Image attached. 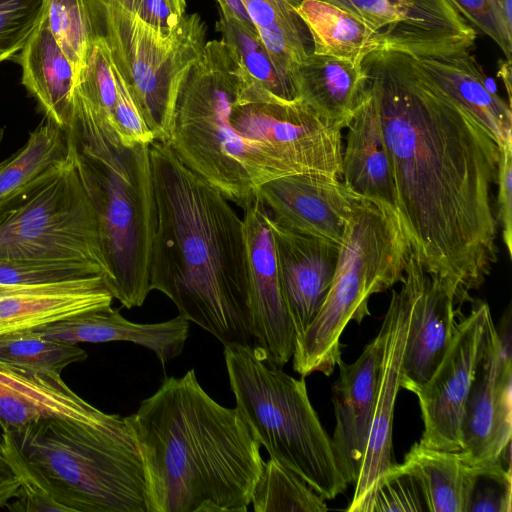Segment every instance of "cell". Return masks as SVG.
<instances>
[{"label": "cell", "instance_id": "1", "mask_svg": "<svg viewBox=\"0 0 512 512\" xmlns=\"http://www.w3.org/2000/svg\"><path fill=\"white\" fill-rule=\"evenodd\" d=\"M361 66L412 251L454 292L457 303L470 300L498 259L493 189L499 145L411 55L378 50Z\"/></svg>", "mask_w": 512, "mask_h": 512}, {"label": "cell", "instance_id": "2", "mask_svg": "<svg viewBox=\"0 0 512 512\" xmlns=\"http://www.w3.org/2000/svg\"><path fill=\"white\" fill-rule=\"evenodd\" d=\"M156 199L150 287L223 346H252L243 220L168 143L149 144Z\"/></svg>", "mask_w": 512, "mask_h": 512}, {"label": "cell", "instance_id": "3", "mask_svg": "<svg viewBox=\"0 0 512 512\" xmlns=\"http://www.w3.org/2000/svg\"><path fill=\"white\" fill-rule=\"evenodd\" d=\"M125 419L143 462L147 512L247 511L264 462L260 445L194 369L165 378Z\"/></svg>", "mask_w": 512, "mask_h": 512}, {"label": "cell", "instance_id": "4", "mask_svg": "<svg viewBox=\"0 0 512 512\" xmlns=\"http://www.w3.org/2000/svg\"><path fill=\"white\" fill-rule=\"evenodd\" d=\"M73 160L98 218L105 282L127 309L152 291L150 265L156 199L149 144L124 146L117 134L86 112L68 130Z\"/></svg>", "mask_w": 512, "mask_h": 512}, {"label": "cell", "instance_id": "5", "mask_svg": "<svg viewBox=\"0 0 512 512\" xmlns=\"http://www.w3.org/2000/svg\"><path fill=\"white\" fill-rule=\"evenodd\" d=\"M5 431L67 512H147L143 462L125 417L44 419Z\"/></svg>", "mask_w": 512, "mask_h": 512}, {"label": "cell", "instance_id": "6", "mask_svg": "<svg viewBox=\"0 0 512 512\" xmlns=\"http://www.w3.org/2000/svg\"><path fill=\"white\" fill-rule=\"evenodd\" d=\"M245 70L236 51L222 39L206 42L181 89L166 142L190 170L242 209L257 198L262 184L293 174L230 122Z\"/></svg>", "mask_w": 512, "mask_h": 512}, {"label": "cell", "instance_id": "7", "mask_svg": "<svg viewBox=\"0 0 512 512\" xmlns=\"http://www.w3.org/2000/svg\"><path fill=\"white\" fill-rule=\"evenodd\" d=\"M411 249L399 213L360 198L339 245L327 297L308 328L295 339V372L302 377L334 372L347 324H360L370 315L371 296L402 281Z\"/></svg>", "mask_w": 512, "mask_h": 512}, {"label": "cell", "instance_id": "8", "mask_svg": "<svg viewBox=\"0 0 512 512\" xmlns=\"http://www.w3.org/2000/svg\"><path fill=\"white\" fill-rule=\"evenodd\" d=\"M224 359L236 409L270 458L325 500L343 493L348 484L310 402L305 377L295 378L269 364L251 345L224 346Z\"/></svg>", "mask_w": 512, "mask_h": 512}, {"label": "cell", "instance_id": "9", "mask_svg": "<svg viewBox=\"0 0 512 512\" xmlns=\"http://www.w3.org/2000/svg\"><path fill=\"white\" fill-rule=\"evenodd\" d=\"M94 34L106 42L155 139L169 140L186 78L206 44V24L186 14L173 28L141 19L118 0H87Z\"/></svg>", "mask_w": 512, "mask_h": 512}, {"label": "cell", "instance_id": "10", "mask_svg": "<svg viewBox=\"0 0 512 512\" xmlns=\"http://www.w3.org/2000/svg\"><path fill=\"white\" fill-rule=\"evenodd\" d=\"M0 262L79 266L105 279L97 214L72 150L46 180L0 214Z\"/></svg>", "mask_w": 512, "mask_h": 512}, {"label": "cell", "instance_id": "11", "mask_svg": "<svg viewBox=\"0 0 512 512\" xmlns=\"http://www.w3.org/2000/svg\"><path fill=\"white\" fill-rule=\"evenodd\" d=\"M230 122L242 137L265 147L294 174L342 180L344 128L318 115L300 98L277 97L247 70L231 106Z\"/></svg>", "mask_w": 512, "mask_h": 512}, {"label": "cell", "instance_id": "12", "mask_svg": "<svg viewBox=\"0 0 512 512\" xmlns=\"http://www.w3.org/2000/svg\"><path fill=\"white\" fill-rule=\"evenodd\" d=\"M512 350L510 312L486 323L484 349L462 424V460L480 476L511 480Z\"/></svg>", "mask_w": 512, "mask_h": 512}, {"label": "cell", "instance_id": "13", "mask_svg": "<svg viewBox=\"0 0 512 512\" xmlns=\"http://www.w3.org/2000/svg\"><path fill=\"white\" fill-rule=\"evenodd\" d=\"M419 260L412 249L400 290H392L379 332L382 336L374 413L349 512H363L378 480L393 460V418L408 335L415 314Z\"/></svg>", "mask_w": 512, "mask_h": 512}, {"label": "cell", "instance_id": "14", "mask_svg": "<svg viewBox=\"0 0 512 512\" xmlns=\"http://www.w3.org/2000/svg\"><path fill=\"white\" fill-rule=\"evenodd\" d=\"M490 316L489 305L481 303L456 323L452 341L431 377L408 390L418 398L424 425L422 445L461 450L466 402L483 355Z\"/></svg>", "mask_w": 512, "mask_h": 512}, {"label": "cell", "instance_id": "15", "mask_svg": "<svg viewBox=\"0 0 512 512\" xmlns=\"http://www.w3.org/2000/svg\"><path fill=\"white\" fill-rule=\"evenodd\" d=\"M244 210L252 347L282 368L292 358L295 331L282 294L269 212L258 198Z\"/></svg>", "mask_w": 512, "mask_h": 512}, {"label": "cell", "instance_id": "16", "mask_svg": "<svg viewBox=\"0 0 512 512\" xmlns=\"http://www.w3.org/2000/svg\"><path fill=\"white\" fill-rule=\"evenodd\" d=\"M256 196L285 227L338 245L361 198L342 180L312 173L265 182Z\"/></svg>", "mask_w": 512, "mask_h": 512}, {"label": "cell", "instance_id": "17", "mask_svg": "<svg viewBox=\"0 0 512 512\" xmlns=\"http://www.w3.org/2000/svg\"><path fill=\"white\" fill-rule=\"evenodd\" d=\"M282 294L295 339L316 317L329 292L339 245L295 232L269 213Z\"/></svg>", "mask_w": 512, "mask_h": 512}, {"label": "cell", "instance_id": "18", "mask_svg": "<svg viewBox=\"0 0 512 512\" xmlns=\"http://www.w3.org/2000/svg\"><path fill=\"white\" fill-rule=\"evenodd\" d=\"M381 333L353 363L340 358L332 387L335 428L331 438L336 463L347 484L357 482L370 433L381 357Z\"/></svg>", "mask_w": 512, "mask_h": 512}, {"label": "cell", "instance_id": "19", "mask_svg": "<svg viewBox=\"0 0 512 512\" xmlns=\"http://www.w3.org/2000/svg\"><path fill=\"white\" fill-rule=\"evenodd\" d=\"M106 416L72 391L61 375L0 361L2 430L44 419L93 421Z\"/></svg>", "mask_w": 512, "mask_h": 512}, {"label": "cell", "instance_id": "20", "mask_svg": "<svg viewBox=\"0 0 512 512\" xmlns=\"http://www.w3.org/2000/svg\"><path fill=\"white\" fill-rule=\"evenodd\" d=\"M49 339L78 343L131 342L156 355L161 365L182 353L189 321L181 315L168 321L140 324L125 319L111 306L79 313L31 330Z\"/></svg>", "mask_w": 512, "mask_h": 512}, {"label": "cell", "instance_id": "21", "mask_svg": "<svg viewBox=\"0 0 512 512\" xmlns=\"http://www.w3.org/2000/svg\"><path fill=\"white\" fill-rule=\"evenodd\" d=\"M456 296L419 264L415 314L408 335L400 387L428 381L444 357L456 326Z\"/></svg>", "mask_w": 512, "mask_h": 512}, {"label": "cell", "instance_id": "22", "mask_svg": "<svg viewBox=\"0 0 512 512\" xmlns=\"http://www.w3.org/2000/svg\"><path fill=\"white\" fill-rule=\"evenodd\" d=\"M102 275L47 283L0 294V335L34 330L85 311L111 306Z\"/></svg>", "mask_w": 512, "mask_h": 512}, {"label": "cell", "instance_id": "23", "mask_svg": "<svg viewBox=\"0 0 512 512\" xmlns=\"http://www.w3.org/2000/svg\"><path fill=\"white\" fill-rule=\"evenodd\" d=\"M471 49L412 57L437 87L485 126L499 147L512 143L511 106L489 89Z\"/></svg>", "mask_w": 512, "mask_h": 512}, {"label": "cell", "instance_id": "24", "mask_svg": "<svg viewBox=\"0 0 512 512\" xmlns=\"http://www.w3.org/2000/svg\"><path fill=\"white\" fill-rule=\"evenodd\" d=\"M346 128L342 182L358 197L398 212L392 165L369 88Z\"/></svg>", "mask_w": 512, "mask_h": 512}, {"label": "cell", "instance_id": "25", "mask_svg": "<svg viewBox=\"0 0 512 512\" xmlns=\"http://www.w3.org/2000/svg\"><path fill=\"white\" fill-rule=\"evenodd\" d=\"M12 61L21 67V83L44 118L68 131L74 117V68L51 33L45 13Z\"/></svg>", "mask_w": 512, "mask_h": 512}, {"label": "cell", "instance_id": "26", "mask_svg": "<svg viewBox=\"0 0 512 512\" xmlns=\"http://www.w3.org/2000/svg\"><path fill=\"white\" fill-rule=\"evenodd\" d=\"M294 4L300 0H292ZM353 13L382 36L386 50L420 56L442 31V0H322Z\"/></svg>", "mask_w": 512, "mask_h": 512}, {"label": "cell", "instance_id": "27", "mask_svg": "<svg viewBox=\"0 0 512 512\" xmlns=\"http://www.w3.org/2000/svg\"><path fill=\"white\" fill-rule=\"evenodd\" d=\"M298 97L321 117L344 129L368 92L366 72L361 65L310 52L297 68Z\"/></svg>", "mask_w": 512, "mask_h": 512}, {"label": "cell", "instance_id": "28", "mask_svg": "<svg viewBox=\"0 0 512 512\" xmlns=\"http://www.w3.org/2000/svg\"><path fill=\"white\" fill-rule=\"evenodd\" d=\"M70 153L69 132L44 118L25 144L0 162V214L46 180Z\"/></svg>", "mask_w": 512, "mask_h": 512}, {"label": "cell", "instance_id": "29", "mask_svg": "<svg viewBox=\"0 0 512 512\" xmlns=\"http://www.w3.org/2000/svg\"><path fill=\"white\" fill-rule=\"evenodd\" d=\"M295 10L312 40V52L361 65L370 53L386 50L381 34L359 16L322 0H300Z\"/></svg>", "mask_w": 512, "mask_h": 512}, {"label": "cell", "instance_id": "30", "mask_svg": "<svg viewBox=\"0 0 512 512\" xmlns=\"http://www.w3.org/2000/svg\"><path fill=\"white\" fill-rule=\"evenodd\" d=\"M400 465L419 478L429 512H467L480 475L457 451L430 448L417 442Z\"/></svg>", "mask_w": 512, "mask_h": 512}, {"label": "cell", "instance_id": "31", "mask_svg": "<svg viewBox=\"0 0 512 512\" xmlns=\"http://www.w3.org/2000/svg\"><path fill=\"white\" fill-rule=\"evenodd\" d=\"M275 63L294 78L312 52L311 36L292 0H241ZM295 80V79H294Z\"/></svg>", "mask_w": 512, "mask_h": 512}, {"label": "cell", "instance_id": "32", "mask_svg": "<svg viewBox=\"0 0 512 512\" xmlns=\"http://www.w3.org/2000/svg\"><path fill=\"white\" fill-rule=\"evenodd\" d=\"M218 11L217 30L222 40L236 51L249 74L281 99L299 98L294 78L275 63L258 32L246 28L226 8L218 5Z\"/></svg>", "mask_w": 512, "mask_h": 512}, {"label": "cell", "instance_id": "33", "mask_svg": "<svg viewBox=\"0 0 512 512\" xmlns=\"http://www.w3.org/2000/svg\"><path fill=\"white\" fill-rule=\"evenodd\" d=\"M251 504L255 512H325L326 500L297 474L269 458L263 462Z\"/></svg>", "mask_w": 512, "mask_h": 512}, {"label": "cell", "instance_id": "34", "mask_svg": "<svg viewBox=\"0 0 512 512\" xmlns=\"http://www.w3.org/2000/svg\"><path fill=\"white\" fill-rule=\"evenodd\" d=\"M116 97L117 88L110 50L104 39L95 34L86 66L74 88V108L87 111L113 130Z\"/></svg>", "mask_w": 512, "mask_h": 512}, {"label": "cell", "instance_id": "35", "mask_svg": "<svg viewBox=\"0 0 512 512\" xmlns=\"http://www.w3.org/2000/svg\"><path fill=\"white\" fill-rule=\"evenodd\" d=\"M87 353L77 346L41 336L31 330L0 335V361L61 375L70 364L82 362Z\"/></svg>", "mask_w": 512, "mask_h": 512}, {"label": "cell", "instance_id": "36", "mask_svg": "<svg viewBox=\"0 0 512 512\" xmlns=\"http://www.w3.org/2000/svg\"><path fill=\"white\" fill-rule=\"evenodd\" d=\"M44 2L48 27L71 62L77 82L86 66L89 49L95 36L87 0Z\"/></svg>", "mask_w": 512, "mask_h": 512}, {"label": "cell", "instance_id": "37", "mask_svg": "<svg viewBox=\"0 0 512 512\" xmlns=\"http://www.w3.org/2000/svg\"><path fill=\"white\" fill-rule=\"evenodd\" d=\"M424 511H428V506L419 478L400 464L393 465L378 480L363 510V512Z\"/></svg>", "mask_w": 512, "mask_h": 512}, {"label": "cell", "instance_id": "38", "mask_svg": "<svg viewBox=\"0 0 512 512\" xmlns=\"http://www.w3.org/2000/svg\"><path fill=\"white\" fill-rule=\"evenodd\" d=\"M0 453L11 466L19 480V489L15 497L5 506L14 512H67L46 489L38 475L29 466L17 449L10 433L3 430Z\"/></svg>", "mask_w": 512, "mask_h": 512}, {"label": "cell", "instance_id": "39", "mask_svg": "<svg viewBox=\"0 0 512 512\" xmlns=\"http://www.w3.org/2000/svg\"><path fill=\"white\" fill-rule=\"evenodd\" d=\"M44 0H0V63L12 60L40 22Z\"/></svg>", "mask_w": 512, "mask_h": 512}, {"label": "cell", "instance_id": "40", "mask_svg": "<svg viewBox=\"0 0 512 512\" xmlns=\"http://www.w3.org/2000/svg\"><path fill=\"white\" fill-rule=\"evenodd\" d=\"M92 275L101 274L88 268L72 265H33L0 262V294L16 289L68 281Z\"/></svg>", "mask_w": 512, "mask_h": 512}, {"label": "cell", "instance_id": "41", "mask_svg": "<svg viewBox=\"0 0 512 512\" xmlns=\"http://www.w3.org/2000/svg\"><path fill=\"white\" fill-rule=\"evenodd\" d=\"M450 1L468 22L498 45L507 61L512 62V29L507 26L497 0Z\"/></svg>", "mask_w": 512, "mask_h": 512}, {"label": "cell", "instance_id": "42", "mask_svg": "<svg viewBox=\"0 0 512 512\" xmlns=\"http://www.w3.org/2000/svg\"><path fill=\"white\" fill-rule=\"evenodd\" d=\"M112 59V58H111ZM113 66L117 97L113 117V130L124 146L150 144L155 139L117 68Z\"/></svg>", "mask_w": 512, "mask_h": 512}, {"label": "cell", "instance_id": "43", "mask_svg": "<svg viewBox=\"0 0 512 512\" xmlns=\"http://www.w3.org/2000/svg\"><path fill=\"white\" fill-rule=\"evenodd\" d=\"M500 148L497 173V213L502 240L509 257H512V143Z\"/></svg>", "mask_w": 512, "mask_h": 512}, {"label": "cell", "instance_id": "44", "mask_svg": "<svg viewBox=\"0 0 512 512\" xmlns=\"http://www.w3.org/2000/svg\"><path fill=\"white\" fill-rule=\"evenodd\" d=\"M118 1L147 23L160 28H173L186 15V0Z\"/></svg>", "mask_w": 512, "mask_h": 512}, {"label": "cell", "instance_id": "45", "mask_svg": "<svg viewBox=\"0 0 512 512\" xmlns=\"http://www.w3.org/2000/svg\"><path fill=\"white\" fill-rule=\"evenodd\" d=\"M511 480L479 476L467 512H510Z\"/></svg>", "mask_w": 512, "mask_h": 512}, {"label": "cell", "instance_id": "46", "mask_svg": "<svg viewBox=\"0 0 512 512\" xmlns=\"http://www.w3.org/2000/svg\"><path fill=\"white\" fill-rule=\"evenodd\" d=\"M19 486L17 476L0 453V508L5 507L15 497Z\"/></svg>", "mask_w": 512, "mask_h": 512}, {"label": "cell", "instance_id": "47", "mask_svg": "<svg viewBox=\"0 0 512 512\" xmlns=\"http://www.w3.org/2000/svg\"><path fill=\"white\" fill-rule=\"evenodd\" d=\"M219 6L226 8L246 28L256 30L243 2L241 0H215ZM257 31V30H256Z\"/></svg>", "mask_w": 512, "mask_h": 512}, {"label": "cell", "instance_id": "48", "mask_svg": "<svg viewBox=\"0 0 512 512\" xmlns=\"http://www.w3.org/2000/svg\"><path fill=\"white\" fill-rule=\"evenodd\" d=\"M498 75L506 87L508 104L511 106V62L499 60Z\"/></svg>", "mask_w": 512, "mask_h": 512}, {"label": "cell", "instance_id": "49", "mask_svg": "<svg viewBox=\"0 0 512 512\" xmlns=\"http://www.w3.org/2000/svg\"><path fill=\"white\" fill-rule=\"evenodd\" d=\"M3 138H4V129L0 128V147H1V144H2V141H3Z\"/></svg>", "mask_w": 512, "mask_h": 512}, {"label": "cell", "instance_id": "50", "mask_svg": "<svg viewBox=\"0 0 512 512\" xmlns=\"http://www.w3.org/2000/svg\"><path fill=\"white\" fill-rule=\"evenodd\" d=\"M474 30H475V29H474ZM475 39H476V32H475V38H474V40H473L470 44L465 45V46H461V47L471 46V45L475 42ZM458 48H460V47H458ZM454 49H455V48H454ZM449 50H450V49H449Z\"/></svg>", "mask_w": 512, "mask_h": 512}]
</instances>
